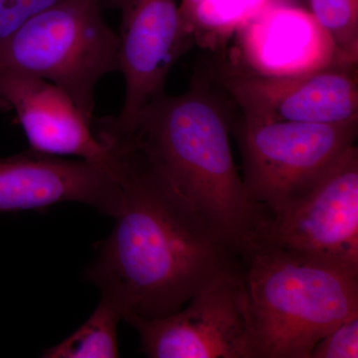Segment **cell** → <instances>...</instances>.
<instances>
[{"label":"cell","mask_w":358,"mask_h":358,"mask_svg":"<svg viewBox=\"0 0 358 358\" xmlns=\"http://www.w3.org/2000/svg\"><path fill=\"white\" fill-rule=\"evenodd\" d=\"M122 205L86 272L122 319L180 310L239 257L192 205L131 157H115Z\"/></svg>","instance_id":"obj_1"},{"label":"cell","mask_w":358,"mask_h":358,"mask_svg":"<svg viewBox=\"0 0 358 358\" xmlns=\"http://www.w3.org/2000/svg\"><path fill=\"white\" fill-rule=\"evenodd\" d=\"M94 131L192 205L237 255L265 215L238 173L222 103L201 80L181 95L157 96L126 131Z\"/></svg>","instance_id":"obj_2"},{"label":"cell","mask_w":358,"mask_h":358,"mask_svg":"<svg viewBox=\"0 0 358 358\" xmlns=\"http://www.w3.org/2000/svg\"><path fill=\"white\" fill-rule=\"evenodd\" d=\"M252 358H310L358 315V274L252 236L240 250Z\"/></svg>","instance_id":"obj_3"},{"label":"cell","mask_w":358,"mask_h":358,"mask_svg":"<svg viewBox=\"0 0 358 358\" xmlns=\"http://www.w3.org/2000/svg\"><path fill=\"white\" fill-rule=\"evenodd\" d=\"M101 0H61L0 39V69L51 82L93 122L94 92L120 71L119 37L102 15Z\"/></svg>","instance_id":"obj_4"},{"label":"cell","mask_w":358,"mask_h":358,"mask_svg":"<svg viewBox=\"0 0 358 358\" xmlns=\"http://www.w3.org/2000/svg\"><path fill=\"white\" fill-rule=\"evenodd\" d=\"M252 236L358 274L357 148L281 208L265 213Z\"/></svg>","instance_id":"obj_5"},{"label":"cell","mask_w":358,"mask_h":358,"mask_svg":"<svg viewBox=\"0 0 358 358\" xmlns=\"http://www.w3.org/2000/svg\"><path fill=\"white\" fill-rule=\"evenodd\" d=\"M358 122L322 124L244 119L238 140L250 197L274 212L355 145Z\"/></svg>","instance_id":"obj_6"},{"label":"cell","mask_w":358,"mask_h":358,"mask_svg":"<svg viewBox=\"0 0 358 358\" xmlns=\"http://www.w3.org/2000/svg\"><path fill=\"white\" fill-rule=\"evenodd\" d=\"M152 358H252L241 265L164 317H124Z\"/></svg>","instance_id":"obj_7"},{"label":"cell","mask_w":358,"mask_h":358,"mask_svg":"<svg viewBox=\"0 0 358 358\" xmlns=\"http://www.w3.org/2000/svg\"><path fill=\"white\" fill-rule=\"evenodd\" d=\"M121 13L119 65L126 95L117 115L94 119L98 128L128 129L141 110L164 93L169 72L193 41L178 0H101Z\"/></svg>","instance_id":"obj_8"},{"label":"cell","mask_w":358,"mask_h":358,"mask_svg":"<svg viewBox=\"0 0 358 358\" xmlns=\"http://www.w3.org/2000/svg\"><path fill=\"white\" fill-rule=\"evenodd\" d=\"M357 64L294 77H267L231 64L221 83L244 119L338 124L358 122Z\"/></svg>","instance_id":"obj_9"},{"label":"cell","mask_w":358,"mask_h":358,"mask_svg":"<svg viewBox=\"0 0 358 358\" xmlns=\"http://www.w3.org/2000/svg\"><path fill=\"white\" fill-rule=\"evenodd\" d=\"M0 108L13 110L29 150L76 157L117 176V164L94 133L92 122L62 89L20 71L0 69Z\"/></svg>","instance_id":"obj_10"},{"label":"cell","mask_w":358,"mask_h":358,"mask_svg":"<svg viewBox=\"0 0 358 358\" xmlns=\"http://www.w3.org/2000/svg\"><path fill=\"white\" fill-rule=\"evenodd\" d=\"M236 36L233 64L262 76H301L346 63L313 14L292 4L273 0Z\"/></svg>","instance_id":"obj_11"},{"label":"cell","mask_w":358,"mask_h":358,"mask_svg":"<svg viewBox=\"0 0 358 358\" xmlns=\"http://www.w3.org/2000/svg\"><path fill=\"white\" fill-rule=\"evenodd\" d=\"M89 205L105 215H119L121 185L86 160L28 150L0 159V213L43 209L58 203Z\"/></svg>","instance_id":"obj_12"},{"label":"cell","mask_w":358,"mask_h":358,"mask_svg":"<svg viewBox=\"0 0 358 358\" xmlns=\"http://www.w3.org/2000/svg\"><path fill=\"white\" fill-rule=\"evenodd\" d=\"M273 0H180L185 29L201 46L218 47Z\"/></svg>","instance_id":"obj_13"},{"label":"cell","mask_w":358,"mask_h":358,"mask_svg":"<svg viewBox=\"0 0 358 358\" xmlns=\"http://www.w3.org/2000/svg\"><path fill=\"white\" fill-rule=\"evenodd\" d=\"M122 313L110 301L101 299L95 312L76 331L57 345L45 350L47 358L119 357L117 326Z\"/></svg>","instance_id":"obj_14"},{"label":"cell","mask_w":358,"mask_h":358,"mask_svg":"<svg viewBox=\"0 0 358 358\" xmlns=\"http://www.w3.org/2000/svg\"><path fill=\"white\" fill-rule=\"evenodd\" d=\"M310 13L346 63L358 62V0H310Z\"/></svg>","instance_id":"obj_15"},{"label":"cell","mask_w":358,"mask_h":358,"mask_svg":"<svg viewBox=\"0 0 358 358\" xmlns=\"http://www.w3.org/2000/svg\"><path fill=\"white\" fill-rule=\"evenodd\" d=\"M358 315L339 324L313 348L310 358H357Z\"/></svg>","instance_id":"obj_16"},{"label":"cell","mask_w":358,"mask_h":358,"mask_svg":"<svg viewBox=\"0 0 358 358\" xmlns=\"http://www.w3.org/2000/svg\"><path fill=\"white\" fill-rule=\"evenodd\" d=\"M61 0H0V39Z\"/></svg>","instance_id":"obj_17"}]
</instances>
